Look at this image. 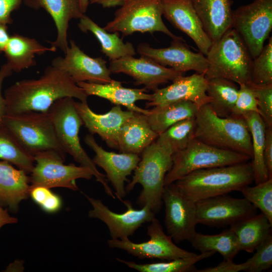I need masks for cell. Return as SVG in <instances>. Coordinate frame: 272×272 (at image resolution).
I'll return each instance as SVG.
<instances>
[{
    "instance_id": "e0dca14e",
    "label": "cell",
    "mask_w": 272,
    "mask_h": 272,
    "mask_svg": "<svg viewBox=\"0 0 272 272\" xmlns=\"http://www.w3.org/2000/svg\"><path fill=\"white\" fill-rule=\"evenodd\" d=\"M84 142L94 152L95 155L92 159L94 163L105 171L115 190L116 198L122 202L127 193L125 182L129 181L127 177L137 167L141 160L140 155L107 151L97 144L91 133L85 137Z\"/></svg>"
},
{
    "instance_id": "5bb4252c",
    "label": "cell",
    "mask_w": 272,
    "mask_h": 272,
    "mask_svg": "<svg viewBox=\"0 0 272 272\" xmlns=\"http://www.w3.org/2000/svg\"><path fill=\"white\" fill-rule=\"evenodd\" d=\"M85 196L92 207L88 213L89 217L98 219L105 223L111 239L129 238L143 224L150 223L155 217L156 214L148 206L137 210L133 208L130 201L123 200L122 202L126 210L122 213H117L109 209L101 200Z\"/></svg>"
},
{
    "instance_id": "b9f144b4",
    "label": "cell",
    "mask_w": 272,
    "mask_h": 272,
    "mask_svg": "<svg viewBox=\"0 0 272 272\" xmlns=\"http://www.w3.org/2000/svg\"><path fill=\"white\" fill-rule=\"evenodd\" d=\"M239 86L238 96L231 116H242L244 114L251 112L259 113L257 100L250 85Z\"/></svg>"
},
{
    "instance_id": "7a4b0ae2",
    "label": "cell",
    "mask_w": 272,
    "mask_h": 272,
    "mask_svg": "<svg viewBox=\"0 0 272 272\" xmlns=\"http://www.w3.org/2000/svg\"><path fill=\"white\" fill-rule=\"evenodd\" d=\"M254 181L251 162L202 169L173 183L187 199L196 202L233 191H240Z\"/></svg>"
},
{
    "instance_id": "8d00e7d4",
    "label": "cell",
    "mask_w": 272,
    "mask_h": 272,
    "mask_svg": "<svg viewBox=\"0 0 272 272\" xmlns=\"http://www.w3.org/2000/svg\"><path fill=\"white\" fill-rule=\"evenodd\" d=\"M0 159L15 165L27 174L32 171L35 162L34 156L3 125L0 126Z\"/></svg>"
},
{
    "instance_id": "d590c367",
    "label": "cell",
    "mask_w": 272,
    "mask_h": 272,
    "mask_svg": "<svg viewBox=\"0 0 272 272\" xmlns=\"http://www.w3.org/2000/svg\"><path fill=\"white\" fill-rule=\"evenodd\" d=\"M216 253L215 251L201 252L200 254L184 258L168 260L167 262L149 263H137L132 261L125 260L120 258L116 259L129 268L140 272H186L194 271L195 264L198 261L209 258Z\"/></svg>"
},
{
    "instance_id": "ba28073f",
    "label": "cell",
    "mask_w": 272,
    "mask_h": 272,
    "mask_svg": "<svg viewBox=\"0 0 272 272\" xmlns=\"http://www.w3.org/2000/svg\"><path fill=\"white\" fill-rule=\"evenodd\" d=\"M251 158L236 152L219 149L194 139L184 150L172 155L173 164L165 175L164 186L194 171L248 162Z\"/></svg>"
},
{
    "instance_id": "30bf717a",
    "label": "cell",
    "mask_w": 272,
    "mask_h": 272,
    "mask_svg": "<svg viewBox=\"0 0 272 272\" xmlns=\"http://www.w3.org/2000/svg\"><path fill=\"white\" fill-rule=\"evenodd\" d=\"M252 58L261 51L272 29V0H253L232 13V26Z\"/></svg>"
},
{
    "instance_id": "74e56055",
    "label": "cell",
    "mask_w": 272,
    "mask_h": 272,
    "mask_svg": "<svg viewBox=\"0 0 272 272\" xmlns=\"http://www.w3.org/2000/svg\"><path fill=\"white\" fill-rule=\"evenodd\" d=\"M240 191L244 198L259 209L272 224V178L254 186H245Z\"/></svg>"
},
{
    "instance_id": "9c48e42d",
    "label": "cell",
    "mask_w": 272,
    "mask_h": 272,
    "mask_svg": "<svg viewBox=\"0 0 272 272\" xmlns=\"http://www.w3.org/2000/svg\"><path fill=\"white\" fill-rule=\"evenodd\" d=\"M162 15L163 0H125L103 28L109 32H120L123 36L135 32H160L173 40L183 39L168 29Z\"/></svg>"
},
{
    "instance_id": "44dd1931",
    "label": "cell",
    "mask_w": 272,
    "mask_h": 272,
    "mask_svg": "<svg viewBox=\"0 0 272 272\" xmlns=\"http://www.w3.org/2000/svg\"><path fill=\"white\" fill-rule=\"evenodd\" d=\"M163 15L195 43L206 56L212 42L206 34L191 0H163Z\"/></svg>"
},
{
    "instance_id": "816d5d0a",
    "label": "cell",
    "mask_w": 272,
    "mask_h": 272,
    "mask_svg": "<svg viewBox=\"0 0 272 272\" xmlns=\"http://www.w3.org/2000/svg\"><path fill=\"white\" fill-rule=\"evenodd\" d=\"M125 0H89L91 4H97L101 5L103 8H114L121 6Z\"/></svg>"
},
{
    "instance_id": "ac0fdd59",
    "label": "cell",
    "mask_w": 272,
    "mask_h": 272,
    "mask_svg": "<svg viewBox=\"0 0 272 272\" xmlns=\"http://www.w3.org/2000/svg\"><path fill=\"white\" fill-rule=\"evenodd\" d=\"M183 42L184 39L173 40L169 47L161 48L142 43L138 45L137 51L142 56L182 73L194 71L205 74L209 66L206 56L200 52L192 51Z\"/></svg>"
},
{
    "instance_id": "d4e9b609",
    "label": "cell",
    "mask_w": 272,
    "mask_h": 272,
    "mask_svg": "<svg viewBox=\"0 0 272 272\" xmlns=\"http://www.w3.org/2000/svg\"><path fill=\"white\" fill-rule=\"evenodd\" d=\"M206 34L212 43L232 26L231 0H191Z\"/></svg>"
},
{
    "instance_id": "7bdbcfd3",
    "label": "cell",
    "mask_w": 272,
    "mask_h": 272,
    "mask_svg": "<svg viewBox=\"0 0 272 272\" xmlns=\"http://www.w3.org/2000/svg\"><path fill=\"white\" fill-rule=\"evenodd\" d=\"M250 264L249 260L240 264H236L233 260H223L219 264L214 266L208 267L201 269H196L197 272H239L247 271Z\"/></svg>"
},
{
    "instance_id": "f5cc1de1",
    "label": "cell",
    "mask_w": 272,
    "mask_h": 272,
    "mask_svg": "<svg viewBox=\"0 0 272 272\" xmlns=\"http://www.w3.org/2000/svg\"><path fill=\"white\" fill-rule=\"evenodd\" d=\"M80 9L83 14L87 11L89 4V0H78Z\"/></svg>"
},
{
    "instance_id": "7402d4cb",
    "label": "cell",
    "mask_w": 272,
    "mask_h": 272,
    "mask_svg": "<svg viewBox=\"0 0 272 272\" xmlns=\"http://www.w3.org/2000/svg\"><path fill=\"white\" fill-rule=\"evenodd\" d=\"M75 105L83 125L90 133L98 134L108 146L118 149L121 127L134 112L124 111L120 105H115L104 114H97L91 109L88 103L75 101Z\"/></svg>"
},
{
    "instance_id": "7dc6e473",
    "label": "cell",
    "mask_w": 272,
    "mask_h": 272,
    "mask_svg": "<svg viewBox=\"0 0 272 272\" xmlns=\"http://www.w3.org/2000/svg\"><path fill=\"white\" fill-rule=\"evenodd\" d=\"M62 206L60 197L51 192L45 200L39 206L41 209L48 213H54L58 211Z\"/></svg>"
},
{
    "instance_id": "8fae6325",
    "label": "cell",
    "mask_w": 272,
    "mask_h": 272,
    "mask_svg": "<svg viewBox=\"0 0 272 272\" xmlns=\"http://www.w3.org/2000/svg\"><path fill=\"white\" fill-rule=\"evenodd\" d=\"M34 158L35 164L29 177L30 187H64L77 190V179L89 180L93 176L87 167L64 164V156L54 150L38 153Z\"/></svg>"
},
{
    "instance_id": "e575fe53",
    "label": "cell",
    "mask_w": 272,
    "mask_h": 272,
    "mask_svg": "<svg viewBox=\"0 0 272 272\" xmlns=\"http://www.w3.org/2000/svg\"><path fill=\"white\" fill-rule=\"evenodd\" d=\"M195 117L180 121L158 134L155 141L172 155L185 149L194 139Z\"/></svg>"
},
{
    "instance_id": "6da1fadb",
    "label": "cell",
    "mask_w": 272,
    "mask_h": 272,
    "mask_svg": "<svg viewBox=\"0 0 272 272\" xmlns=\"http://www.w3.org/2000/svg\"><path fill=\"white\" fill-rule=\"evenodd\" d=\"M6 114L49 110L57 100L76 98L87 103L88 96L63 71L51 64L37 79L16 82L4 92Z\"/></svg>"
},
{
    "instance_id": "c3c4849f",
    "label": "cell",
    "mask_w": 272,
    "mask_h": 272,
    "mask_svg": "<svg viewBox=\"0 0 272 272\" xmlns=\"http://www.w3.org/2000/svg\"><path fill=\"white\" fill-rule=\"evenodd\" d=\"M51 192L50 188L44 186L30 187L29 196L35 202L40 206Z\"/></svg>"
},
{
    "instance_id": "2e32d148",
    "label": "cell",
    "mask_w": 272,
    "mask_h": 272,
    "mask_svg": "<svg viewBox=\"0 0 272 272\" xmlns=\"http://www.w3.org/2000/svg\"><path fill=\"white\" fill-rule=\"evenodd\" d=\"M64 54V57L54 58L51 65L67 73L76 84L81 82L105 84L112 81L106 61L101 57L89 56L74 40H70Z\"/></svg>"
},
{
    "instance_id": "bcb514c9",
    "label": "cell",
    "mask_w": 272,
    "mask_h": 272,
    "mask_svg": "<svg viewBox=\"0 0 272 272\" xmlns=\"http://www.w3.org/2000/svg\"><path fill=\"white\" fill-rule=\"evenodd\" d=\"M13 72L7 64L4 63L0 69V126L3 125V121L6 115V102L2 93V85L4 80L10 76Z\"/></svg>"
},
{
    "instance_id": "836d02e7",
    "label": "cell",
    "mask_w": 272,
    "mask_h": 272,
    "mask_svg": "<svg viewBox=\"0 0 272 272\" xmlns=\"http://www.w3.org/2000/svg\"><path fill=\"white\" fill-rule=\"evenodd\" d=\"M188 241L193 247L201 252H218L224 260H233L240 251L236 236L230 228L216 235L195 232Z\"/></svg>"
},
{
    "instance_id": "cb8c5ba5",
    "label": "cell",
    "mask_w": 272,
    "mask_h": 272,
    "mask_svg": "<svg viewBox=\"0 0 272 272\" xmlns=\"http://www.w3.org/2000/svg\"><path fill=\"white\" fill-rule=\"evenodd\" d=\"M27 7L38 10L44 9L52 17L57 29L56 39L49 42L59 48L64 53L69 46L67 30L72 19H80L84 15L78 0H23Z\"/></svg>"
},
{
    "instance_id": "5b68a950",
    "label": "cell",
    "mask_w": 272,
    "mask_h": 272,
    "mask_svg": "<svg viewBox=\"0 0 272 272\" xmlns=\"http://www.w3.org/2000/svg\"><path fill=\"white\" fill-rule=\"evenodd\" d=\"M132 179L125 187L130 192L137 184L142 186L137 200L141 208L148 206L156 214L161 210L165 175L173 164L172 155L155 141L142 153Z\"/></svg>"
},
{
    "instance_id": "3957f363",
    "label": "cell",
    "mask_w": 272,
    "mask_h": 272,
    "mask_svg": "<svg viewBox=\"0 0 272 272\" xmlns=\"http://www.w3.org/2000/svg\"><path fill=\"white\" fill-rule=\"evenodd\" d=\"M195 120V139L219 149L246 155L251 159V137L242 116H218L207 104L198 108Z\"/></svg>"
},
{
    "instance_id": "d6a6232c",
    "label": "cell",
    "mask_w": 272,
    "mask_h": 272,
    "mask_svg": "<svg viewBox=\"0 0 272 272\" xmlns=\"http://www.w3.org/2000/svg\"><path fill=\"white\" fill-rule=\"evenodd\" d=\"M238 89L236 83L223 78L208 80L207 93L211 99L209 104L217 115L221 117L231 116Z\"/></svg>"
},
{
    "instance_id": "f546056e",
    "label": "cell",
    "mask_w": 272,
    "mask_h": 272,
    "mask_svg": "<svg viewBox=\"0 0 272 272\" xmlns=\"http://www.w3.org/2000/svg\"><path fill=\"white\" fill-rule=\"evenodd\" d=\"M272 224L262 213L241 220L230 226L235 233L239 251L253 252L271 233Z\"/></svg>"
},
{
    "instance_id": "f907efd6",
    "label": "cell",
    "mask_w": 272,
    "mask_h": 272,
    "mask_svg": "<svg viewBox=\"0 0 272 272\" xmlns=\"http://www.w3.org/2000/svg\"><path fill=\"white\" fill-rule=\"evenodd\" d=\"M17 222V219L11 216L8 210L4 209L0 205V229L5 225L14 224Z\"/></svg>"
},
{
    "instance_id": "8992f818",
    "label": "cell",
    "mask_w": 272,
    "mask_h": 272,
    "mask_svg": "<svg viewBox=\"0 0 272 272\" xmlns=\"http://www.w3.org/2000/svg\"><path fill=\"white\" fill-rule=\"evenodd\" d=\"M75 102L73 98H63L55 101L49 109L58 142L63 152L70 155L81 166L90 169L97 181L103 186L107 195L115 199L106 175L98 171L93 160L81 146L79 132L83 123Z\"/></svg>"
},
{
    "instance_id": "681fc988",
    "label": "cell",
    "mask_w": 272,
    "mask_h": 272,
    "mask_svg": "<svg viewBox=\"0 0 272 272\" xmlns=\"http://www.w3.org/2000/svg\"><path fill=\"white\" fill-rule=\"evenodd\" d=\"M10 37L8 32L7 25L0 24V54L4 52Z\"/></svg>"
},
{
    "instance_id": "9a60e30c",
    "label": "cell",
    "mask_w": 272,
    "mask_h": 272,
    "mask_svg": "<svg viewBox=\"0 0 272 272\" xmlns=\"http://www.w3.org/2000/svg\"><path fill=\"white\" fill-rule=\"evenodd\" d=\"M162 201L165 205L164 223L167 234L179 243L189 240L196 232L195 202L185 197L173 183L164 187Z\"/></svg>"
},
{
    "instance_id": "d6986e66",
    "label": "cell",
    "mask_w": 272,
    "mask_h": 272,
    "mask_svg": "<svg viewBox=\"0 0 272 272\" xmlns=\"http://www.w3.org/2000/svg\"><path fill=\"white\" fill-rule=\"evenodd\" d=\"M108 69L111 73L127 75L133 79L135 85H143L147 89L154 91L183 74L142 56L139 58L126 56L110 61Z\"/></svg>"
},
{
    "instance_id": "ffe728a7",
    "label": "cell",
    "mask_w": 272,
    "mask_h": 272,
    "mask_svg": "<svg viewBox=\"0 0 272 272\" xmlns=\"http://www.w3.org/2000/svg\"><path fill=\"white\" fill-rule=\"evenodd\" d=\"M170 85L156 89L147 107L166 105L179 101H189L199 108L209 104L211 99L207 93L208 80L204 74L195 73L191 76H179Z\"/></svg>"
},
{
    "instance_id": "4fadbf2b",
    "label": "cell",
    "mask_w": 272,
    "mask_h": 272,
    "mask_svg": "<svg viewBox=\"0 0 272 272\" xmlns=\"http://www.w3.org/2000/svg\"><path fill=\"white\" fill-rule=\"evenodd\" d=\"M197 224L224 227L256 214L257 209L245 198L223 194L195 202Z\"/></svg>"
},
{
    "instance_id": "ab89813d",
    "label": "cell",
    "mask_w": 272,
    "mask_h": 272,
    "mask_svg": "<svg viewBox=\"0 0 272 272\" xmlns=\"http://www.w3.org/2000/svg\"><path fill=\"white\" fill-rule=\"evenodd\" d=\"M256 252L248 260L247 271L261 272L269 269L272 265V235L269 234L256 247Z\"/></svg>"
},
{
    "instance_id": "ee69618b",
    "label": "cell",
    "mask_w": 272,
    "mask_h": 272,
    "mask_svg": "<svg viewBox=\"0 0 272 272\" xmlns=\"http://www.w3.org/2000/svg\"><path fill=\"white\" fill-rule=\"evenodd\" d=\"M23 0H0V24L13 23L11 13L19 8Z\"/></svg>"
},
{
    "instance_id": "f35d334b",
    "label": "cell",
    "mask_w": 272,
    "mask_h": 272,
    "mask_svg": "<svg viewBox=\"0 0 272 272\" xmlns=\"http://www.w3.org/2000/svg\"><path fill=\"white\" fill-rule=\"evenodd\" d=\"M251 82L255 85L272 84V37L261 51L253 59Z\"/></svg>"
},
{
    "instance_id": "60d3db41",
    "label": "cell",
    "mask_w": 272,
    "mask_h": 272,
    "mask_svg": "<svg viewBox=\"0 0 272 272\" xmlns=\"http://www.w3.org/2000/svg\"><path fill=\"white\" fill-rule=\"evenodd\" d=\"M257 102L259 114L266 126H272V84L267 85L249 84Z\"/></svg>"
},
{
    "instance_id": "4dcf8cb0",
    "label": "cell",
    "mask_w": 272,
    "mask_h": 272,
    "mask_svg": "<svg viewBox=\"0 0 272 272\" xmlns=\"http://www.w3.org/2000/svg\"><path fill=\"white\" fill-rule=\"evenodd\" d=\"M242 117L247 125L251 140L252 157L251 162L254 181L259 184L268 179V175L263 161L266 125L258 113L247 112Z\"/></svg>"
},
{
    "instance_id": "7c38bea8",
    "label": "cell",
    "mask_w": 272,
    "mask_h": 272,
    "mask_svg": "<svg viewBox=\"0 0 272 272\" xmlns=\"http://www.w3.org/2000/svg\"><path fill=\"white\" fill-rule=\"evenodd\" d=\"M147 235L149 240L142 243H134L129 238L110 239L107 243L109 247L123 250L139 259L170 260L196 254L177 246L171 237L165 233L159 221L155 217L147 227Z\"/></svg>"
},
{
    "instance_id": "4316f807",
    "label": "cell",
    "mask_w": 272,
    "mask_h": 272,
    "mask_svg": "<svg viewBox=\"0 0 272 272\" xmlns=\"http://www.w3.org/2000/svg\"><path fill=\"white\" fill-rule=\"evenodd\" d=\"M158 134L150 125L147 115L134 112L122 125L118 137L120 153L140 155L154 142Z\"/></svg>"
},
{
    "instance_id": "52a82bcc",
    "label": "cell",
    "mask_w": 272,
    "mask_h": 272,
    "mask_svg": "<svg viewBox=\"0 0 272 272\" xmlns=\"http://www.w3.org/2000/svg\"><path fill=\"white\" fill-rule=\"evenodd\" d=\"M3 125L33 156L47 150L57 151L64 156L65 153L57 140L49 110L6 114L3 119Z\"/></svg>"
},
{
    "instance_id": "277c9868",
    "label": "cell",
    "mask_w": 272,
    "mask_h": 272,
    "mask_svg": "<svg viewBox=\"0 0 272 272\" xmlns=\"http://www.w3.org/2000/svg\"><path fill=\"white\" fill-rule=\"evenodd\" d=\"M208 80L223 78L240 84H250L253 58L239 35L233 28L212 44L206 55Z\"/></svg>"
},
{
    "instance_id": "f6af8a7d",
    "label": "cell",
    "mask_w": 272,
    "mask_h": 272,
    "mask_svg": "<svg viewBox=\"0 0 272 272\" xmlns=\"http://www.w3.org/2000/svg\"><path fill=\"white\" fill-rule=\"evenodd\" d=\"M263 161L268 178H272V126H267L263 149Z\"/></svg>"
},
{
    "instance_id": "1f68e13d",
    "label": "cell",
    "mask_w": 272,
    "mask_h": 272,
    "mask_svg": "<svg viewBox=\"0 0 272 272\" xmlns=\"http://www.w3.org/2000/svg\"><path fill=\"white\" fill-rule=\"evenodd\" d=\"M198 109V107L191 101H179L154 107L147 117L152 129L159 134L180 121L195 117Z\"/></svg>"
},
{
    "instance_id": "f1b7e54d",
    "label": "cell",
    "mask_w": 272,
    "mask_h": 272,
    "mask_svg": "<svg viewBox=\"0 0 272 272\" xmlns=\"http://www.w3.org/2000/svg\"><path fill=\"white\" fill-rule=\"evenodd\" d=\"M78 28L83 32H91L100 43L101 51L110 61L136 54L133 44L123 41L118 32L109 33L85 14L80 19Z\"/></svg>"
},
{
    "instance_id": "484cf974",
    "label": "cell",
    "mask_w": 272,
    "mask_h": 272,
    "mask_svg": "<svg viewBox=\"0 0 272 272\" xmlns=\"http://www.w3.org/2000/svg\"><path fill=\"white\" fill-rule=\"evenodd\" d=\"M23 170L0 161V205L16 212L21 201L29 196L30 178Z\"/></svg>"
},
{
    "instance_id": "83f0119b",
    "label": "cell",
    "mask_w": 272,
    "mask_h": 272,
    "mask_svg": "<svg viewBox=\"0 0 272 272\" xmlns=\"http://www.w3.org/2000/svg\"><path fill=\"white\" fill-rule=\"evenodd\" d=\"M56 50L55 47H46L35 38L14 34L10 36L4 52L12 71L18 73L36 65V55Z\"/></svg>"
},
{
    "instance_id": "603a6c76",
    "label": "cell",
    "mask_w": 272,
    "mask_h": 272,
    "mask_svg": "<svg viewBox=\"0 0 272 272\" xmlns=\"http://www.w3.org/2000/svg\"><path fill=\"white\" fill-rule=\"evenodd\" d=\"M77 84L88 96L93 95L103 98L115 105L125 106L127 110L134 112L146 115L150 113V110L140 108L135 105L138 101L151 100L152 94L147 93V89L145 87L141 89L125 88L122 86L121 82L114 80L105 84L81 82Z\"/></svg>"
}]
</instances>
